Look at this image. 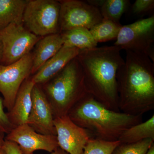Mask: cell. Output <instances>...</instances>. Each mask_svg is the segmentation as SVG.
Returning <instances> with one entry per match:
<instances>
[{
	"instance_id": "52a82bcc",
	"label": "cell",
	"mask_w": 154,
	"mask_h": 154,
	"mask_svg": "<svg viewBox=\"0 0 154 154\" xmlns=\"http://www.w3.org/2000/svg\"><path fill=\"white\" fill-rule=\"evenodd\" d=\"M2 45L1 62L8 65L30 53L39 41V37L24 28L23 24L11 23L0 30Z\"/></svg>"
},
{
	"instance_id": "d4e9b609",
	"label": "cell",
	"mask_w": 154,
	"mask_h": 154,
	"mask_svg": "<svg viewBox=\"0 0 154 154\" xmlns=\"http://www.w3.org/2000/svg\"><path fill=\"white\" fill-rule=\"evenodd\" d=\"M2 147L7 154H22L19 145L16 143L5 140Z\"/></svg>"
},
{
	"instance_id": "5bb4252c",
	"label": "cell",
	"mask_w": 154,
	"mask_h": 154,
	"mask_svg": "<svg viewBox=\"0 0 154 154\" xmlns=\"http://www.w3.org/2000/svg\"><path fill=\"white\" fill-rule=\"evenodd\" d=\"M35 84L31 78H28L22 84L11 110L7 113L14 128L26 124L32 107V89Z\"/></svg>"
},
{
	"instance_id": "83f0119b",
	"label": "cell",
	"mask_w": 154,
	"mask_h": 154,
	"mask_svg": "<svg viewBox=\"0 0 154 154\" xmlns=\"http://www.w3.org/2000/svg\"><path fill=\"white\" fill-rule=\"evenodd\" d=\"M146 154H154V143L153 144Z\"/></svg>"
},
{
	"instance_id": "d6986e66",
	"label": "cell",
	"mask_w": 154,
	"mask_h": 154,
	"mask_svg": "<svg viewBox=\"0 0 154 154\" xmlns=\"http://www.w3.org/2000/svg\"><path fill=\"white\" fill-rule=\"evenodd\" d=\"M122 26L120 23L103 19L90 30L95 41L98 43L116 39Z\"/></svg>"
},
{
	"instance_id": "7402d4cb",
	"label": "cell",
	"mask_w": 154,
	"mask_h": 154,
	"mask_svg": "<svg viewBox=\"0 0 154 154\" xmlns=\"http://www.w3.org/2000/svg\"><path fill=\"white\" fill-rule=\"evenodd\" d=\"M152 139H146L134 143H120L112 154H146L154 144Z\"/></svg>"
},
{
	"instance_id": "ffe728a7",
	"label": "cell",
	"mask_w": 154,
	"mask_h": 154,
	"mask_svg": "<svg viewBox=\"0 0 154 154\" xmlns=\"http://www.w3.org/2000/svg\"><path fill=\"white\" fill-rule=\"evenodd\" d=\"M130 5L128 0H104L99 10L103 19L120 23V19Z\"/></svg>"
},
{
	"instance_id": "cb8c5ba5",
	"label": "cell",
	"mask_w": 154,
	"mask_h": 154,
	"mask_svg": "<svg viewBox=\"0 0 154 154\" xmlns=\"http://www.w3.org/2000/svg\"><path fill=\"white\" fill-rule=\"evenodd\" d=\"M13 128L14 127L10 122L7 113L4 110L3 99L0 98V131L8 134Z\"/></svg>"
},
{
	"instance_id": "f546056e",
	"label": "cell",
	"mask_w": 154,
	"mask_h": 154,
	"mask_svg": "<svg viewBox=\"0 0 154 154\" xmlns=\"http://www.w3.org/2000/svg\"><path fill=\"white\" fill-rule=\"evenodd\" d=\"M0 154H7L3 148L2 147L0 148Z\"/></svg>"
},
{
	"instance_id": "f1b7e54d",
	"label": "cell",
	"mask_w": 154,
	"mask_h": 154,
	"mask_svg": "<svg viewBox=\"0 0 154 154\" xmlns=\"http://www.w3.org/2000/svg\"><path fill=\"white\" fill-rule=\"evenodd\" d=\"M2 41L0 38V62L2 60Z\"/></svg>"
},
{
	"instance_id": "4fadbf2b",
	"label": "cell",
	"mask_w": 154,
	"mask_h": 154,
	"mask_svg": "<svg viewBox=\"0 0 154 154\" xmlns=\"http://www.w3.org/2000/svg\"><path fill=\"white\" fill-rule=\"evenodd\" d=\"M80 50L75 48L63 45L58 52L38 70L31 78L35 85H42L58 74L73 59Z\"/></svg>"
},
{
	"instance_id": "5b68a950",
	"label": "cell",
	"mask_w": 154,
	"mask_h": 154,
	"mask_svg": "<svg viewBox=\"0 0 154 154\" xmlns=\"http://www.w3.org/2000/svg\"><path fill=\"white\" fill-rule=\"evenodd\" d=\"M60 3L54 0L28 1L23 15V22L37 36L60 33Z\"/></svg>"
},
{
	"instance_id": "44dd1931",
	"label": "cell",
	"mask_w": 154,
	"mask_h": 154,
	"mask_svg": "<svg viewBox=\"0 0 154 154\" xmlns=\"http://www.w3.org/2000/svg\"><path fill=\"white\" fill-rule=\"evenodd\" d=\"M120 143L119 140L107 141L91 138L85 147L83 154H112Z\"/></svg>"
},
{
	"instance_id": "8fae6325",
	"label": "cell",
	"mask_w": 154,
	"mask_h": 154,
	"mask_svg": "<svg viewBox=\"0 0 154 154\" xmlns=\"http://www.w3.org/2000/svg\"><path fill=\"white\" fill-rule=\"evenodd\" d=\"M59 147L69 154H83L91 139L88 131L74 123L66 115L54 119Z\"/></svg>"
},
{
	"instance_id": "484cf974",
	"label": "cell",
	"mask_w": 154,
	"mask_h": 154,
	"mask_svg": "<svg viewBox=\"0 0 154 154\" xmlns=\"http://www.w3.org/2000/svg\"><path fill=\"white\" fill-rule=\"evenodd\" d=\"M49 154H69L63 150L62 149L60 148L59 147L57 149H56L54 151L50 153Z\"/></svg>"
},
{
	"instance_id": "9a60e30c",
	"label": "cell",
	"mask_w": 154,
	"mask_h": 154,
	"mask_svg": "<svg viewBox=\"0 0 154 154\" xmlns=\"http://www.w3.org/2000/svg\"><path fill=\"white\" fill-rule=\"evenodd\" d=\"M37 44L36 51L33 54L31 74H35L45 63L55 55L64 43L60 33L44 36Z\"/></svg>"
},
{
	"instance_id": "2e32d148",
	"label": "cell",
	"mask_w": 154,
	"mask_h": 154,
	"mask_svg": "<svg viewBox=\"0 0 154 154\" xmlns=\"http://www.w3.org/2000/svg\"><path fill=\"white\" fill-rule=\"evenodd\" d=\"M28 0H0V30L11 23L23 24Z\"/></svg>"
},
{
	"instance_id": "277c9868",
	"label": "cell",
	"mask_w": 154,
	"mask_h": 154,
	"mask_svg": "<svg viewBox=\"0 0 154 154\" xmlns=\"http://www.w3.org/2000/svg\"><path fill=\"white\" fill-rule=\"evenodd\" d=\"M42 89L54 118L68 115L72 108L88 94L82 70L77 57L43 85Z\"/></svg>"
},
{
	"instance_id": "ac0fdd59",
	"label": "cell",
	"mask_w": 154,
	"mask_h": 154,
	"mask_svg": "<svg viewBox=\"0 0 154 154\" xmlns=\"http://www.w3.org/2000/svg\"><path fill=\"white\" fill-rule=\"evenodd\" d=\"M154 140V115L144 122L134 125L125 131L119 138L120 143H134L146 139Z\"/></svg>"
},
{
	"instance_id": "e0dca14e",
	"label": "cell",
	"mask_w": 154,
	"mask_h": 154,
	"mask_svg": "<svg viewBox=\"0 0 154 154\" xmlns=\"http://www.w3.org/2000/svg\"><path fill=\"white\" fill-rule=\"evenodd\" d=\"M63 45L79 49H91L97 47L98 43L92 36L89 29L84 28H74L60 33Z\"/></svg>"
},
{
	"instance_id": "9c48e42d",
	"label": "cell",
	"mask_w": 154,
	"mask_h": 154,
	"mask_svg": "<svg viewBox=\"0 0 154 154\" xmlns=\"http://www.w3.org/2000/svg\"><path fill=\"white\" fill-rule=\"evenodd\" d=\"M33 54H28L8 65H0V93L4 107L10 111L20 87L31 74Z\"/></svg>"
},
{
	"instance_id": "ba28073f",
	"label": "cell",
	"mask_w": 154,
	"mask_h": 154,
	"mask_svg": "<svg viewBox=\"0 0 154 154\" xmlns=\"http://www.w3.org/2000/svg\"><path fill=\"white\" fill-rule=\"evenodd\" d=\"M60 33L74 28L91 29L103 19L98 8L78 0L60 1Z\"/></svg>"
},
{
	"instance_id": "4316f807",
	"label": "cell",
	"mask_w": 154,
	"mask_h": 154,
	"mask_svg": "<svg viewBox=\"0 0 154 154\" xmlns=\"http://www.w3.org/2000/svg\"><path fill=\"white\" fill-rule=\"evenodd\" d=\"M5 134L0 131V148L3 146V144L5 140Z\"/></svg>"
},
{
	"instance_id": "7c38bea8",
	"label": "cell",
	"mask_w": 154,
	"mask_h": 154,
	"mask_svg": "<svg viewBox=\"0 0 154 154\" xmlns=\"http://www.w3.org/2000/svg\"><path fill=\"white\" fill-rule=\"evenodd\" d=\"M31 97L32 107L27 124L38 133L56 136L52 110L41 85H34Z\"/></svg>"
},
{
	"instance_id": "8992f818",
	"label": "cell",
	"mask_w": 154,
	"mask_h": 154,
	"mask_svg": "<svg viewBox=\"0 0 154 154\" xmlns=\"http://www.w3.org/2000/svg\"><path fill=\"white\" fill-rule=\"evenodd\" d=\"M154 16L122 26L114 45L147 56L154 62Z\"/></svg>"
},
{
	"instance_id": "603a6c76",
	"label": "cell",
	"mask_w": 154,
	"mask_h": 154,
	"mask_svg": "<svg viewBox=\"0 0 154 154\" xmlns=\"http://www.w3.org/2000/svg\"><path fill=\"white\" fill-rule=\"evenodd\" d=\"M154 8V0H136L132 7L133 13L140 15L152 11Z\"/></svg>"
},
{
	"instance_id": "3957f363",
	"label": "cell",
	"mask_w": 154,
	"mask_h": 154,
	"mask_svg": "<svg viewBox=\"0 0 154 154\" xmlns=\"http://www.w3.org/2000/svg\"><path fill=\"white\" fill-rule=\"evenodd\" d=\"M70 119L96 139L115 141L125 131L143 121V116H133L109 110L87 94L72 108Z\"/></svg>"
},
{
	"instance_id": "7a4b0ae2",
	"label": "cell",
	"mask_w": 154,
	"mask_h": 154,
	"mask_svg": "<svg viewBox=\"0 0 154 154\" xmlns=\"http://www.w3.org/2000/svg\"><path fill=\"white\" fill-rule=\"evenodd\" d=\"M124 64L116 75L120 112L143 116L154 109V66L145 54L125 51Z\"/></svg>"
},
{
	"instance_id": "30bf717a",
	"label": "cell",
	"mask_w": 154,
	"mask_h": 154,
	"mask_svg": "<svg viewBox=\"0 0 154 154\" xmlns=\"http://www.w3.org/2000/svg\"><path fill=\"white\" fill-rule=\"evenodd\" d=\"M5 140L17 143L22 154H33L40 150L51 153L59 147L56 136L38 133L27 123L14 128Z\"/></svg>"
},
{
	"instance_id": "6da1fadb",
	"label": "cell",
	"mask_w": 154,
	"mask_h": 154,
	"mask_svg": "<svg viewBox=\"0 0 154 154\" xmlns=\"http://www.w3.org/2000/svg\"><path fill=\"white\" fill-rule=\"evenodd\" d=\"M118 46H104L80 50L77 57L88 94L109 110L120 112L116 75L125 60Z\"/></svg>"
}]
</instances>
